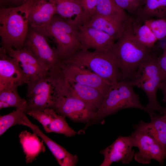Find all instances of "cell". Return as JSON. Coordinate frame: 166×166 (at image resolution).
<instances>
[{
  "instance_id": "cell-1",
  "label": "cell",
  "mask_w": 166,
  "mask_h": 166,
  "mask_svg": "<svg viewBox=\"0 0 166 166\" xmlns=\"http://www.w3.org/2000/svg\"><path fill=\"white\" fill-rule=\"evenodd\" d=\"M132 19L129 21L112 50L121 73V80H131L141 64L157 54L155 46L145 48L136 40L132 30Z\"/></svg>"
},
{
  "instance_id": "cell-2",
  "label": "cell",
  "mask_w": 166,
  "mask_h": 166,
  "mask_svg": "<svg viewBox=\"0 0 166 166\" xmlns=\"http://www.w3.org/2000/svg\"><path fill=\"white\" fill-rule=\"evenodd\" d=\"M130 81L121 80L111 86L105 95L96 115L87 123L83 132L92 124L103 123L107 116L114 114L119 111L128 108H136L143 110L151 116L154 112L149 109L140 102L139 95L134 91Z\"/></svg>"
},
{
  "instance_id": "cell-3",
  "label": "cell",
  "mask_w": 166,
  "mask_h": 166,
  "mask_svg": "<svg viewBox=\"0 0 166 166\" xmlns=\"http://www.w3.org/2000/svg\"><path fill=\"white\" fill-rule=\"evenodd\" d=\"M30 0L19 6L0 9V36L2 46L15 49L23 48L30 25Z\"/></svg>"
},
{
  "instance_id": "cell-4",
  "label": "cell",
  "mask_w": 166,
  "mask_h": 166,
  "mask_svg": "<svg viewBox=\"0 0 166 166\" xmlns=\"http://www.w3.org/2000/svg\"><path fill=\"white\" fill-rule=\"evenodd\" d=\"M63 60L65 64L88 69L112 85L121 79V73L112 50L90 51L81 49Z\"/></svg>"
},
{
  "instance_id": "cell-5",
  "label": "cell",
  "mask_w": 166,
  "mask_h": 166,
  "mask_svg": "<svg viewBox=\"0 0 166 166\" xmlns=\"http://www.w3.org/2000/svg\"><path fill=\"white\" fill-rule=\"evenodd\" d=\"M79 27L73 22L56 14L47 23L34 28L52 40L63 60L81 49Z\"/></svg>"
},
{
  "instance_id": "cell-6",
  "label": "cell",
  "mask_w": 166,
  "mask_h": 166,
  "mask_svg": "<svg viewBox=\"0 0 166 166\" xmlns=\"http://www.w3.org/2000/svg\"><path fill=\"white\" fill-rule=\"evenodd\" d=\"M47 38L38 29L30 26L23 48L47 67L50 75L64 83L65 64L55 47H51Z\"/></svg>"
},
{
  "instance_id": "cell-7",
  "label": "cell",
  "mask_w": 166,
  "mask_h": 166,
  "mask_svg": "<svg viewBox=\"0 0 166 166\" xmlns=\"http://www.w3.org/2000/svg\"><path fill=\"white\" fill-rule=\"evenodd\" d=\"M157 55L141 64L132 79L130 80L134 86L143 90L146 94L148 102L146 106L150 110L156 111L163 115L164 108L158 103L157 92L163 80L157 63Z\"/></svg>"
},
{
  "instance_id": "cell-8",
  "label": "cell",
  "mask_w": 166,
  "mask_h": 166,
  "mask_svg": "<svg viewBox=\"0 0 166 166\" xmlns=\"http://www.w3.org/2000/svg\"><path fill=\"white\" fill-rule=\"evenodd\" d=\"M27 85L25 113L30 111L52 108L58 97L63 95L61 83L49 74Z\"/></svg>"
},
{
  "instance_id": "cell-9",
  "label": "cell",
  "mask_w": 166,
  "mask_h": 166,
  "mask_svg": "<svg viewBox=\"0 0 166 166\" xmlns=\"http://www.w3.org/2000/svg\"><path fill=\"white\" fill-rule=\"evenodd\" d=\"M135 130L130 135L133 147L138 151L135 152L134 159L138 162L148 164L152 160L163 164L166 158V151L148 128L147 123L140 121L133 125Z\"/></svg>"
},
{
  "instance_id": "cell-10",
  "label": "cell",
  "mask_w": 166,
  "mask_h": 166,
  "mask_svg": "<svg viewBox=\"0 0 166 166\" xmlns=\"http://www.w3.org/2000/svg\"><path fill=\"white\" fill-rule=\"evenodd\" d=\"M58 114L77 122L88 123L96 114L97 108L78 98L60 95L52 108Z\"/></svg>"
},
{
  "instance_id": "cell-11",
  "label": "cell",
  "mask_w": 166,
  "mask_h": 166,
  "mask_svg": "<svg viewBox=\"0 0 166 166\" xmlns=\"http://www.w3.org/2000/svg\"><path fill=\"white\" fill-rule=\"evenodd\" d=\"M4 48L9 55L18 61L26 78L27 85L50 74L47 67L26 48Z\"/></svg>"
},
{
  "instance_id": "cell-12",
  "label": "cell",
  "mask_w": 166,
  "mask_h": 166,
  "mask_svg": "<svg viewBox=\"0 0 166 166\" xmlns=\"http://www.w3.org/2000/svg\"><path fill=\"white\" fill-rule=\"evenodd\" d=\"M27 83L18 61L9 55L2 46L0 48V90L18 88Z\"/></svg>"
},
{
  "instance_id": "cell-13",
  "label": "cell",
  "mask_w": 166,
  "mask_h": 166,
  "mask_svg": "<svg viewBox=\"0 0 166 166\" xmlns=\"http://www.w3.org/2000/svg\"><path fill=\"white\" fill-rule=\"evenodd\" d=\"M132 138L128 136H119L110 145L101 150L100 153L104 157L100 166H109L112 163L121 162L128 164L134 158L135 152Z\"/></svg>"
},
{
  "instance_id": "cell-14",
  "label": "cell",
  "mask_w": 166,
  "mask_h": 166,
  "mask_svg": "<svg viewBox=\"0 0 166 166\" xmlns=\"http://www.w3.org/2000/svg\"><path fill=\"white\" fill-rule=\"evenodd\" d=\"M79 30L81 49H93L100 51L112 50L115 40L106 33L85 24L80 26Z\"/></svg>"
},
{
  "instance_id": "cell-15",
  "label": "cell",
  "mask_w": 166,
  "mask_h": 166,
  "mask_svg": "<svg viewBox=\"0 0 166 166\" xmlns=\"http://www.w3.org/2000/svg\"><path fill=\"white\" fill-rule=\"evenodd\" d=\"M63 72L66 82L72 81L92 87L105 94L112 85L97 74L84 67L65 64Z\"/></svg>"
},
{
  "instance_id": "cell-16",
  "label": "cell",
  "mask_w": 166,
  "mask_h": 166,
  "mask_svg": "<svg viewBox=\"0 0 166 166\" xmlns=\"http://www.w3.org/2000/svg\"><path fill=\"white\" fill-rule=\"evenodd\" d=\"M21 125L30 128L32 131L41 137L46 144L59 165L61 166H74L78 161L77 155L70 153L65 148L58 144L45 135L38 126L33 123L28 118L26 113L22 114Z\"/></svg>"
},
{
  "instance_id": "cell-17",
  "label": "cell",
  "mask_w": 166,
  "mask_h": 166,
  "mask_svg": "<svg viewBox=\"0 0 166 166\" xmlns=\"http://www.w3.org/2000/svg\"><path fill=\"white\" fill-rule=\"evenodd\" d=\"M131 18L127 19L95 14L84 24L104 32L116 40L120 38Z\"/></svg>"
},
{
  "instance_id": "cell-18",
  "label": "cell",
  "mask_w": 166,
  "mask_h": 166,
  "mask_svg": "<svg viewBox=\"0 0 166 166\" xmlns=\"http://www.w3.org/2000/svg\"><path fill=\"white\" fill-rule=\"evenodd\" d=\"M56 14L55 6L50 0H30L28 17L30 26L36 28L43 26Z\"/></svg>"
},
{
  "instance_id": "cell-19",
  "label": "cell",
  "mask_w": 166,
  "mask_h": 166,
  "mask_svg": "<svg viewBox=\"0 0 166 166\" xmlns=\"http://www.w3.org/2000/svg\"><path fill=\"white\" fill-rule=\"evenodd\" d=\"M67 86L65 96L78 98L98 109L105 94L96 88L72 81H67Z\"/></svg>"
},
{
  "instance_id": "cell-20",
  "label": "cell",
  "mask_w": 166,
  "mask_h": 166,
  "mask_svg": "<svg viewBox=\"0 0 166 166\" xmlns=\"http://www.w3.org/2000/svg\"><path fill=\"white\" fill-rule=\"evenodd\" d=\"M54 4L57 14L73 21L78 26L84 23L83 11L80 0H50Z\"/></svg>"
},
{
  "instance_id": "cell-21",
  "label": "cell",
  "mask_w": 166,
  "mask_h": 166,
  "mask_svg": "<svg viewBox=\"0 0 166 166\" xmlns=\"http://www.w3.org/2000/svg\"><path fill=\"white\" fill-rule=\"evenodd\" d=\"M36 133L27 130L23 131L19 135V138L27 163L32 162L41 152L45 150L43 140H41Z\"/></svg>"
},
{
  "instance_id": "cell-22",
  "label": "cell",
  "mask_w": 166,
  "mask_h": 166,
  "mask_svg": "<svg viewBox=\"0 0 166 166\" xmlns=\"http://www.w3.org/2000/svg\"><path fill=\"white\" fill-rule=\"evenodd\" d=\"M135 16V19L143 22L155 17L166 19V0H142Z\"/></svg>"
},
{
  "instance_id": "cell-23",
  "label": "cell",
  "mask_w": 166,
  "mask_h": 166,
  "mask_svg": "<svg viewBox=\"0 0 166 166\" xmlns=\"http://www.w3.org/2000/svg\"><path fill=\"white\" fill-rule=\"evenodd\" d=\"M132 24L133 35L137 42L144 47H154L155 43L158 40L144 22L133 18Z\"/></svg>"
},
{
  "instance_id": "cell-24",
  "label": "cell",
  "mask_w": 166,
  "mask_h": 166,
  "mask_svg": "<svg viewBox=\"0 0 166 166\" xmlns=\"http://www.w3.org/2000/svg\"><path fill=\"white\" fill-rule=\"evenodd\" d=\"M44 129L46 133L61 134L67 137L73 136L77 133L67 123L65 117L58 114L52 108L49 124Z\"/></svg>"
},
{
  "instance_id": "cell-25",
  "label": "cell",
  "mask_w": 166,
  "mask_h": 166,
  "mask_svg": "<svg viewBox=\"0 0 166 166\" xmlns=\"http://www.w3.org/2000/svg\"><path fill=\"white\" fill-rule=\"evenodd\" d=\"M150 121L147 123L148 128L166 151V120L163 115L155 113L150 116Z\"/></svg>"
},
{
  "instance_id": "cell-26",
  "label": "cell",
  "mask_w": 166,
  "mask_h": 166,
  "mask_svg": "<svg viewBox=\"0 0 166 166\" xmlns=\"http://www.w3.org/2000/svg\"><path fill=\"white\" fill-rule=\"evenodd\" d=\"M95 14L106 16H116L128 19L131 17L120 8L114 0H97Z\"/></svg>"
},
{
  "instance_id": "cell-27",
  "label": "cell",
  "mask_w": 166,
  "mask_h": 166,
  "mask_svg": "<svg viewBox=\"0 0 166 166\" xmlns=\"http://www.w3.org/2000/svg\"><path fill=\"white\" fill-rule=\"evenodd\" d=\"M0 101L8 104L10 107L23 109L25 112L27 106L26 99L20 97L17 88H6L0 90Z\"/></svg>"
},
{
  "instance_id": "cell-28",
  "label": "cell",
  "mask_w": 166,
  "mask_h": 166,
  "mask_svg": "<svg viewBox=\"0 0 166 166\" xmlns=\"http://www.w3.org/2000/svg\"><path fill=\"white\" fill-rule=\"evenodd\" d=\"M24 110L16 108L15 110L7 114L0 116V136L8 129L16 124L21 125L22 114Z\"/></svg>"
},
{
  "instance_id": "cell-29",
  "label": "cell",
  "mask_w": 166,
  "mask_h": 166,
  "mask_svg": "<svg viewBox=\"0 0 166 166\" xmlns=\"http://www.w3.org/2000/svg\"><path fill=\"white\" fill-rule=\"evenodd\" d=\"M144 22L151 29L158 40L166 38V19L151 18Z\"/></svg>"
},
{
  "instance_id": "cell-30",
  "label": "cell",
  "mask_w": 166,
  "mask_h": 166,
  "mask_svg": "<svg viewBox=\"0 0 166 166\" xmlns=\"http://www.w3.org/2000/svg\"><path fill=\"white\" fill-rule=\"evenodd\" d=\"M97 1V0H80L83 11L84 24L87 22L95 14Z\"/></svg>"
},
{
  "instance_id": "cell-31",
  "label": "cell",
  "mask_w": 166,
  "mask_h": 166,
  "mask_svg": "<svg viewBox=\"0 0 166 166\" xmlns=\"http://www.w3.org/2000/svg\"><path fill=\"white\" fill-rule=\"evenodd\" d=\"M116 4L126 12L135 15L138 10L141 4L131 0H114Z\"/></svg>"
},
{
  "instance_id": "cell-32",
  "label": "cell",
  "mask_w": 166,
  "mask_h": 166,
  "mask_svg": "<svg viewBox=\"0 0 166 166\" xmlns=\"http://www.w3.org/2000/svg\"><path fill=\"white\" fill-rule=\"evenodd\" d=\"M157 60L163 80L166 78V43L163 49L162 53L158 56Z\"/></svg>"
},
{
  "instance_id": "cell-33",
  "label": "cell",
  "mask_w": 166,
  "mask_h": 166,
  "mask_svg": "<svg viewBox=\"0 0 166 166\" xmlns=\"http://www.w3.org/2000/svg\"><path fill=\"white\" fill-rule=\"evenodd\" d=\"M30 0H0L1 8L16 7L22 5Z\"/></svg>"
},
{
  "instance_id": "cell-34",
  "label": "cell",
  "mask_w": 166,
  "mask_h": 166,
  "mask_svg": "<svg viewBox=\"0 0 166 166\" xmlns=\"http://www.w3.org/2000/svg\"><path fill=\"white\" fill-rule=\"evenodd\" d=\"M159 89H161L163 95V101L166 104V78L161 81L160 84Z\"/></svg>"
},
{
  "instance_id": "cell-35",
  "label": "cell",
  "mask_w": 166,
  "mask_h": 166,
  "mask_svg": "<svg viewBox=\"0 0 166 166\" xmlns=\"http://www.w3.org/2000/svg\"><path fill=\"white\" fill-rule=\"evenodd\" d=\"M10 107L9 105L7 103L2 101H0V109L3 108Z\"/></svg>"
},
{
  "instance_id": "cell-36",
  "label": "cell",
  "mask_w": 166,
  "mask_h": 166,
  "mask_svg": "<svg viewBox=\"0 0 166 166\" xmlns=\"http://www.w3.org/2000/svg\"><path fill=\"white\" fill-rule=\"evenodd\" d=\"M166 120V107L164 108V114H163Z\"/></svg>"
}]
</instances>
